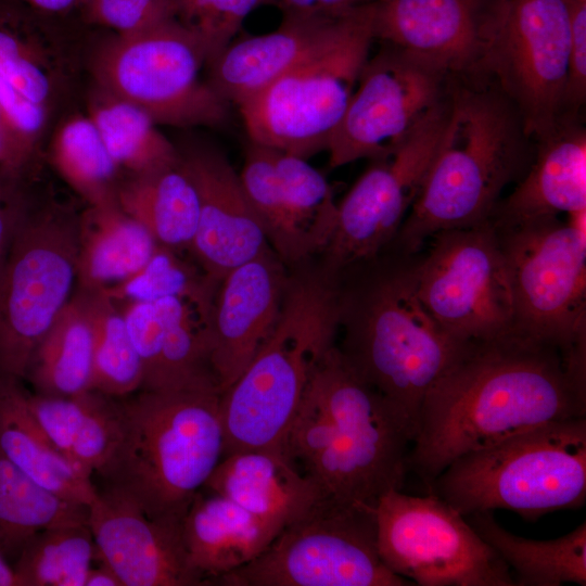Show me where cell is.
<instances>
[{
	"label": "cell",
	"instance_id": "obj_1",
	"mask_svg": "<svg viewBox=\"0 0 586 586\" xmlns=\"http://www.w3.org/2000/svg\"><path fill=\"white\" fill-rule=\"evenodd\" d=\"M586 417V360L514 330L468 342L426 393L408 468L428 487L460 456Z\"/></svg>",
	"mask_w": 586,
	"mask_h": 586
},
{
	"label": "cell",
	"instance_id": "obj_2",
	"mask_svg": "<svg viewBox=\"0 0 586 586\" xmlns=\"http://www.w3.org/2000/svg\"><path fill=\"white\" fill-rule=\"evenodd\" d=\"M535 141L496 80L450 76L448 115L421 190L388 245L419 253L435 233L491 220L507 187L528 169Z\"/></svg>",
	"mask_w": 586,
	"mask_h": 586
},
{
	"label": "cell",
	"instance_id": "obj_3",
	"mask_svg": "<svg viewBox=\"0 0 586 586\" xmlns=\"http://www.w3.org/2000/svg\"><path fill=\"white\" fill-rule=\"evenodd\" d=\"M418 254L387 247L340 271L341 354L415 430L422 402L468 342L451 336L418 296Z\"/></svg>",
	"mask_w": 586,
	"mask_h": 586
},
{
	"label": "cell",
	"instance_id": "obj_4",
	"mask_svg": "<svg viewBox=\"0 0 586 586\" xmlns=\"http://www.w3.org/2000/svg\"><path fill=\"white\" fill-rule=\"evenodd\" d=\"M413 437L335 344L310 378L285 450L327 498L374 508L384 494L402 489Z\"/></svg>",
	"mask_w": 586,
	"mask_h": 586
},
{
	"label": "cell",
	"instance_id": "obj_5",
	"mask_svg": "<svg viewBox=\"0 0 586 586\" xmlns=\"http://www.w3.org/2000/svg\"><path fill=\"white\" fill-rule=\"evenodd\" d=\"M340 273L319 256L289 267L278 321L237 380L220 393L224 456L285 448L310 378L336 344Z\"/></svg>",
	"mask_w": 586,
	"mask_h": 586
},
{
	"label": "cell",
	"instance_id": "obj_6",
	"mask_svg": "<svg viewBox=\"0 0 586 586\" xmlns=\"http://www.w3.org/2000/svg\"><path fill=\"white\" fill-rule=\"evenodd\" d=\"M215 386L139 390L117 398L119 437L100 470L151 519L181 522L225 453Z\"/></svg>",
	"mask_w": 586,
	"mask_h": 586
},
{
	"label": "cell",
	"instance_id": "obj_7",
	"mask_svg": "<svg viewBox=\"0 0 586 586\" xmlns=\"http://www.w3.org/2000/svg\"><path fill=\"white\" fill-rule=\"evenodd\" d=\"M462 515L506 509L525 520L586 500V417L528 430L460 456L432 482Z\"/></svg>",
	"mask_w": 586,
	"mask_h": 586
},
{
	"label": "cell",
	"instance_id": "obj_8",
	"mask_svg": "<svg viewBox=\"0 0 586 586\" xmlns=\"http://www.w3.org/2000/svg\"><path fill=\"white\" fill-rule=\"evenodd\" d=\"M378 4L345 13L319 49L238 106L250 141L305 160L327 151L375 41Z\"/></svg>",
	"mask_w": 586,
	"mask_h": 586
},
{
	"label": "cell",
	"instance_id": "obj_9",
	"mask_svg": "<svg viewBox=\"0 0 586 586\" xmlns=\"http://www.w3.org/2000/svg\"><path fill=\"white\" fill-rule=\"evenodd\" d=\"M494 227L513 291L515 330L586 360V212Z\"/></svg>",
	"mask_w": 586,
	"mask_h": 586
},
{
	"label": "cell",
	"instance_id": "obj_10",
	"mask_svg": "<svg viewBox=\"0 0 586 586\" xmlns=\"http://www.w3.org/2000/svg\"><path fill=\"white\" fill-rule=\"evenodd\" d=\"M224 586H407L377 547L374 508L323 498L283 527L247 564L216 578Z\"/></svg>",
	"mask_w": 586,
	"mask_h": 586
},
{
	"label": "cell",
	"instance_id": "obj_11",
	"mask_svg": "<svg viewBox=\"0 0 586 586\" xmlns=\"http://www.w3.org/2000/svg\"><path fill=\"white\" fill-rule=\"evenodd\" d=\"M79 216L46 207L22 217L0 270V379L24 380L30 357L71 300Z\"/></svg>",
	"mask_w": 586,
	"mask_h": 586
},
{
	"label": "cell",
	"instance_id": "obj_12",
	"mask_svg": "<svg viewBox=\"0 0 586 586\" xmlns=\"http://www.w3.org/2000/svg\"><path fill=\"white\" fill-rule=\"evenodd\" d=\"M204 64L201 41L170 18L117 35L101 53L97 75L106 93L140 107L156 124L224 126L230 104L201 80Z\"/></svg>",
	"mask_w": 586,
	"mask_h": 586
},
{
	"label": "cell",
	"instance_id": "obj_13",
	"mask_svg": "<svg viewBox=\"0 0 586 586\" xmlns=\"http://www.w3.org/2000/svg\"><path fill=\"white\" fill-rule=\"evenodd\" d=\"M383 563L419 586H515L511 571L467 518L429 493L392 489L374 507Z\"/></svg>",
	"mask_w": 586,
	"mask_h": 586
},
{
	"label": "cell",
	"instance_id": "obj_14",
	"mask_svg": "<svg viewBox=\"0 0 586 586\" xmlns=\"http://www.w3.org/2000/svg\"><path fill=\"white\" fill-rule=\"evenodd\" d=\"M415 267L419 298L461 342L491 340L515 330L507 262L492 221L430 238Z\"/></svg>",
	"mask_w": 586,
	"mask_h": 586
},
{
	"label": "cell",
	"instance_id": "obj_15",
	"mask_svg": "<svg viewBox=\"0 0 586 586\" xmlns=\"http://www.w3.org/2000/svg\"><path fill=\"white\" fill-rule=\"evenodd\" d=\"M573 0H506L484 73L517 107L526 133L547 137L563 119Z\"/></svg>",
	"mask_w": 586,
	"mask_h": 586
},
{
	"label": "cell",
	"instance_id": "obj_16",
	"mask_svg": "<svg viewBox=\"0 0 586 586\" xmlns=\"http://www.w3.org/2000/svg\"><path fill=\"white\" fill-rule=\"evenodd\" d=\"M448 115V93L387 156L371 161L337 204L332 237L318 255L331 269L370 259L395 239L413 205Z\"/></svg>",
	"mask_w": 586,
	"mask_h": 586
},
{
	"label": "cell",
	"instance_id": "obj_17",
	"mask_svg": "<svg viewBox=\"0 0 586 586\" xmlns=\"http://www.w3.org/2000/svg\"><path fill=\"white\" fill-rule=\"evenodd\" d=\"M450 75L402 48L381 42L360 74L327 151L337 168L391 154L448 93Z\"/></svg>",
	"mask_w": 586,
	"mask_h": 586
},
{
	"label": "cell",
	"instance_id": "obj_18",
	"mask_svg": "<svg viewBox=\"0 0 586 586\" xmlns=\"http://www.w3.org/2000/svg\"><path fill=\"white\" fill-rule=\"evenodd\" d=\"M506 0H387L375 14V40L424 59L450 76L485 74Z\"/></svg>",
	"mask_w": 586,
	"mask_h": 586
},
{
	"label": "cell",
	"instance_id": "obj_19",
	"mask_svg": "<svg viewBox=\"0 0 586 586\" xmlns=\"http://www.w3.org/2000/svg\"><path fill=\"white\" fill-rule=\"evenodd\" d=\"M181 522L149 518L110 485L98 491L88 507V525L99 557L123 586L207 585L190 563Z\"/></svg>",
	"mask_w": 586,
	"mask_h": 586
},
{
	"label": "cell",
	"instance_id": "obj_20",
	"mask_svg": "<svg viewBox=\"0 0 586 586\" xmlns=\"http://www.w3.org/2000/svg\"><path fill=\"white\" fill-rule=\"evenodd\" d=\"M288 276L289 268L268 247L219 281L206 319V336L220 392L237 380L272 332Z\"/></svg>",
	"mask_w": 586,
	"mask_h": 586
},
{
	"label": "cell",
	"instance_id": "obj_21",
	"mask_svg": "<svg viewBox=\"0 0 586 586\" xmlns=\"http://www.w3.org/2000/svg\"><path fill=\"white\" fill-rule=\"evenodd\" d=\"M179 151V150H178ZM200 200V217L190 251L214 282L270 247L243 190L240 175L213 145L179 151Z\"/></svg>",
	"mask_w": 586,
	"mask_h": 586
},
{
	"label": "cell",
	"instance_id": "obj_22",
	"mask_svg": "<svg viewBox=\"0 0 586 586\" xmlns=\"http://www.w3.org/2000/svg\"><path fill=\"white\" fill-rule=\"evenodd\" d=\"M141 360V390L215 386L206 336L207 317L191 302L167 296L119 305ZM220 391V390H219Z\"/></svg>",
	"mask_w": 586,
	"mask_h": 586
},
{
	"label": "cell",
	"instance_id": "obj_23",
	"mask_svg": "<svg viewBox=\"0 0 586 586\" xmlns=\"http://www.w3.org/2000/svg\"><path fill=\"white\" fill-rule=\"evenodd\" d=\"M586 212V128L565 117L535 141L532 163L513 190L497 204L491 221L510 226L532 219Z\"/></svg>",
	"mask_w": 586,
	"mask_h": 586
},
{
	"label": "cell",
	"instance_id": "obj_24",
	"mask_svg": "<svg viewBox=\"0 0 586 586\" xmlns=\"http://www.w3.org/2000/svg\"><path fill=\"white\" fill-rule=\"evenodd\" d=\"M344 14H283L273 31L231 42L209 64L207 82L225 101L239 106L319 49Z\"/></svg>",
	"mask_w": 586,
	"mask_h": 586
},
{
	"label": "cell",
	"instance_id": "obj_25",
	"mask_svg": "<svg viewBox=\"0 0 586 586\" xmlns=\"http://www.w3.org/2000/svg\"><path fill=\"white\" fill-rule=\"evenodd\" d=\"M204 489L220 494L280 530L326 498L301 472L285 448H259L225 455Z\"/></svg>",
	"mask_w": 586,
	"mask_h": 586
},
{
	"label": "cell",
	"instance_id": "obj_26",
	"mask_svg": "<svg viewBox=\"0 0 586 586\" xmlns=\"http://www.w3.org/2000/svg\"><path fill=\"white\" fill-rule=\"evenodd\" d=\"M280 531L231 499L204 488L181 522L190 563L207 585L254 560Z\"/></svg>",
	"mask_w": 586,
	"mask_h": 586
},
{
	"label": "cell",
	"instance_id": "obj_27",
	"mask_svg": "<svg viewBox=\"0 0 586 586\" xmlns=\"http://www.w3.org/2000/svg\"><path fill=\"white\" fill-rule=\"evenodd\" d=\"M0 453L68 501L89 507L97 496L92 475L64 456L38 425L17 380L0 379Z\"/></svg>",
	"mask_w": 586,
	"mask_h": 586
},
{
	"label": "cell",
	"instance_id": "obj_28",
	"mask_svg": "<svg viewBox=\"0 0 586 586\" xmlns=\"http://www.w3.org/2000/svg\"><path fill=\"white\" fill-rule=\"evenodd\" d=\"M160 244L117 203L91 206L79 216L76 288L107 290L138 272Z\"/></svg>",
	"mask_w": 586,
	"mask_h": 586
},
{
	"label": "cell",
	"instance_id": "obj_29",
	"mask_svg": "<svg viewBox=\"0 0 586 586\" xmlns=\"http://www.w3.org/2000/svg\"><path fill=\"white\" fill-rule=\"evenodd\" d=\"M117 204L143 225L162 246L191 249L200 217L196 187L179 160L120 182Z\"/></svg>",
	"mask_w": 586,
	"mask_h": 586
},
{
	"label": "cell",
	"instance_id": "obj_30",
	"mask_svg": "<svg viewBox=\"0 0 586 586\" xmlns=\"http://www.w3.org/2000/svg\"><path fill=\"white\" fill-rule=\"evenodd\" d=\"M92 367L93 323L88 297L75 289L34 351L24 380L36 394L72 396L91 390Z\"/></svg>",
	"mask_w": 586,
	"mask_h": 586
},
{
	"label": "cell",
	"instance_id": "obj_31",
	"mask_svg": "<svg viewBox=\"0 0 586 586\" xmlns=\"http://www.w3.org/2000/svg\"><path fill=\"white\" fill-rule=\"evenodd\" d=\"M508 565L515 586L586 585V523L559 538L534 540L497 523L493 511L466 517Z\"/></svg>",
	"mask_w": 586,
	"mask_h": 586
},
{
	"label": "cell",
	"instance_id": "obj_32",
	"mask_svg": "<svg viewBox=\"0 0 586 586\" xmlns=\"http://www.w3.org/2000/svg\"><path fill=\"white\" fill-rule=\"evenodd\" d=\"M87 522V506L39 485L0 453V552L7 560L15 561L41 531Z\"/></svg>",
	"mask_w": 586,
	"mask_h": 586
},
{
	"label": "cell",
	"instance_id": "obj_33",
	"mask_svg": "<svg viewBox=\"0 0 586 586\" xmlns=\"http://www.w3.org/2000/svg\"><path fill=\"white\" fill-rule=\"evenodd\" d=\"M88 117L116 166L130 176L179 160L178 149L157 129L151 116L127 101L105 92L91 105Z\"/></svg>",
	"mask_w": 586,
	"mask_h": 586
},
{
	"label": "cell",
	"instance_id": "obj_34",
	"mask_svg": "<svg viewBox=\"0 0 586 586\" xmlns=\"http://www.w3.org/2000/svg\"><path fill=\"white\" fill-rule=\"evenodd\" d=\"M51 160L62 178L91 206L117 203L119 168L89 117L76 116L56 131Z\"/></svg>",
	"mask_w": 586,
	"mask_h": 586
},
{
	"label": "cell",
	"instance_id": "obj_35",
	"mask_svg": "<svg viewBox=\"0 0 586 586\" xmlns=\"http://www.w3.org/2000/svg\"><path fill=\"white\" fill-rule=\"evenodd\" d=\"M99 553L87 523L41 531L14 561L18 586H85Z\"/></svg>",
	"mask_w": 586,
	"mask_h": 586
},
{
	"label": "cell",
	"instance_id": "obj_36",
	"mask_svg": "<svg viewBox=\"0 0 586 586\" xmlns=\"http://www.w3.org/2000/svg\"><path fill=\"white\" fill-rule=\"evenodd\" d=\"M243 190L263 227L271 250L292 267L315 257L298 231L273 164L272 149L250 141L242 171Z\"/></svg>",
	"mask_w": 586,
	"mask_h": 586
},
{
	"label": "cell",
	"instance_id": "obj_37",
	"mask_svg": "<svg viewBox=\"0 0 586 586\" xmlns=\"http://www.w3.org/2000/svg\"><path fill=\"white\" fill-rule=\"evenodd\" d=\"M81 291L87 294L93 323L91 390L115 398L138 392L143 383L142 365L119 306L105 290Z\"/></svg>",
	"mask_w": 586,
	"mask_h": 586
},
{
	"label": "cell",
	"instance_id": "obj_38",
	"mask_svg": "<svg viewBox=\"0 0 586 586\" xmlns=\"http://www.w3.org/2000/svg\"><path fill=\"white\" fill-rule=\"evenodd\" d=\"M272 154L290 214L310 254L318 256L327 247L336 222L332 188L307 160L276 149Z\"/></svg>",
	"mask_w": 586,
	"mask_h": 586
},
{
	"label": "cell",
	"instance_id": "obj_39",
	"mask_svg": "<svg viewBox=\"0 0 586 586\" xmlns=\"http://www.w3.org/2000/svg\"><path fill=\"white\" fill-rule=\"evenodd\" d=\"M218 283L160 245L149 262L127 280L105 290L116 303L152 302L167 296L184 298L206 317Z\"/></svg>",
	"mask_w": 586,
	"mask_h": 586
},
{
	"label": "cell",
	"instance_id": "obj_40",
	"mask_svg": "<svg viewBox=\"0 0 586 586\" xmlns=\"http://www.w3.org/2000/svg\"><path fill=\"white\" fill-rule=\"evenodd\" d=\"M175 18L198 37L212 64L232 42L245 18L268 0H171Z\"/></svg>",
	"mask_w": 586,
	"mask_h": 586
},
{
	"label": "cell",
	"instance_id": "obj_41",
	"mask_svg": "<svg viewBox=\"0 0 586 586\" xmlns=\"http://www.w3.org/2000/svg\"><path fill=\"white\" fill-rule=\"evenodd\" d=\"M30 47L20 33L16 18L0 11V78L29 100L44 104L51 84Z\"/></svg>",
	"mask_w": 586,
	"mask_h": 586
},
{
	"label": "cell",
	"instance_id": "obj_42",
	"mask_svg": "<svg viewBox=\"0 0 586 586\" xmlns=\"http://www.w3.org/2000/svg\"><path fill=\"white\" fill-rule=\"evenodd\" d=\"M91 21L128 35L175 18L171 0H87Z\"/></svg>",
	"mask_w": 586,
	"mask_h": 586
},
{
	"label": "cell",
	"instance_id": "obj_43",
	"mask_svg": "<svg viewBox=\"0 0 586 586\" xmlns=\"http://www.w3.org/2000/svg\"><path fill=\"white\" fill-rule=\"evenodd\" d=\"M0 114L12 141L26 161L46 123L44 104L29 100L0 78Z\"/></svg>",
	"mask_w": 586,
	"mask_h": 586
},
{
	"label": "cell",
	"instance_id": "obj_44",
	"mask_svg": "<svg viewBox=\"0 0 586 586\" xmlns=\"http://www.w3.org/2000/svg\"><path fill=\"white\" fill-rule=\"evenodd\" d=\"M572 36L563 98V118L582 117L586 102V2L572 1Z\"/></svg>",
	"mask_w": 586,
	"mask_h": 586
},
{
	"label": "cell",
	"instance_id": "obj_45",
	"mask_svg": "<svg viewBox=\"0 0 586 586\" xmlns=\"http://www.w3.org/2000/svg\"><path fill=\"white\" fill-rule=\"evenodd\" d=\"M387 0H268L282 14H310L337 16L361 5L383 3Z\"/></svg>",
	"mask_w": 586,
	"mask_h": 586
},
{
	"label": "cell",
	"instance_id": "obj_46",
	"mask_svg": "<svg viewBox=\"0 0 586 586\" xmlns=\"http://www.w3.org/2000/svg\"><path fill=\"white\" fill-rule=\"evenodd\" d=\"M25 211L0 188V270Z\"/></svg>",
	"mask_w": 586,
	"mask_h": 586
},
{
	"label": "cell",
	"instance_id": "obj_47",
	"mask_svg": "<svg viewBox=\"0 0 586 586\" xmlns=\"http://www.w3.org/2000/svg\"><path fill=\"white\" fill-rule=\"evenodd\" d=\"M85 586H123L115 572L100 558L88 571Z\"/></svg>",
	"mask_w": 586,
	"mask_h": 586
},
{
	"label": "cell",
	"instance_id": "obj_48",
	"mask_svg": "<svg viewBox=\"0 0 586 586\" xmlns=\"http://www.w3.org/2000/svg\"><path fill=\"white\" fill-rule=\"evenodd\" d=\"M30 5L44 12H65L87 0H26Z\"/></svg>",
	"mask_w": 586,
	"mask_h": 586
},
{
	"label": "cell",
	"instance_id": "obj_49",
	"mask_svg": "<svg viewBox=\"0 0 586 586\" xmlns=\"http://www.w3.org/2000/svg\"><path fill=\"white\" fill-rule=\"evenodd\" d=\"M0 166L13 174L16 169H18L22 164L18 161L17 156L15 155L12 148L9 145V143L5 141V139L0 135Z\"/></svg>",
	"mask_w": 586,
	"mask_h": 586
},
{
	"label": "cell",
	"instance_id": "obj_50",
	"mask_svg": "<svg viewBox=\"0 0 586 586\" xmlns=\"http://www.w3.org/2000/svg\"><path fill=\"white\" fill-rule=\"evenodd\" d=\"M0 586H18L13 566L0 552Z\"/></svg>",
	"mask_w": 586,
	"mask_h": 586
},
{
	"label": "cell",
	"instance_id": "obj_51",
	"mask_svg": "<svg viewBox=\"0 0 586 586\" xmlns=\"http://www.w3.org/2000/svg\"><path fill=\"white\" fill-rule=\"evenodd\" d=\"M0 135L5 139V141L9 143V145L12 148V150L14 151L15 155L17 156L18 161L22 163L20 156H18V153H17V149L14 148V143L9 135V132L7 131L4 125H3V122H2V118H1V114H0Z\"/></svg>",
	"mask_w": 586,
	"mask_h": 586
},
{
	"label": "cell",
	"instance_id": "obj_52",
	"mask_svg": "<svg viewBox=\"0 0 586 586\" xmlns=\"http://www.w3.org/2000/svg\"><path fill=\"white\" fill-rule=\"evenodd\" d=\"M578 1H583V2H586V0H578Z\"/></svg>",
	"mask_w": 586,
	"mask_h": 586
}]
</instances>
